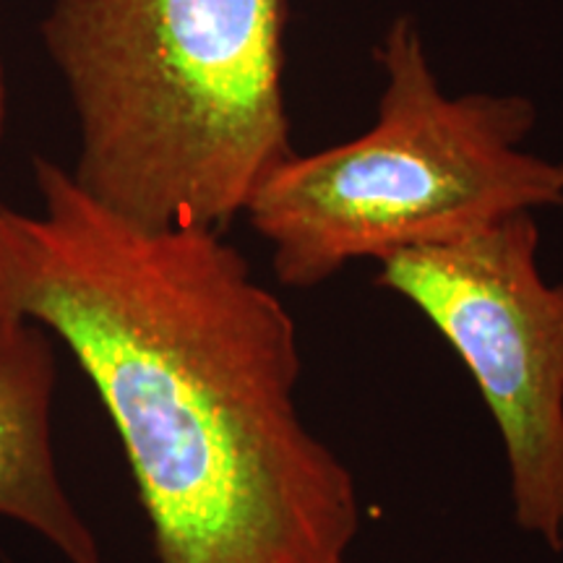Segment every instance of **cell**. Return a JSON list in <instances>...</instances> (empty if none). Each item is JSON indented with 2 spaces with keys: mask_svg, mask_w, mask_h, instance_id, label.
<instances>
[{
  "mask_svg": "<svg viewBox=\"0 0 563 563\" xmlns=\"http://www.w3.org/2000/svg\"><path fill=\"white\" fill-rule=\"evenodd\" d=\"M376 60L386 84L371 129L332 150L290 154L245 203L282 285L306 290L352 262L563 209V162L522 150L538 123L532 100L446 95L412 16L391 21Z\"/></svg>",
  "mask_w": 563,
  "mask_h": 563,
  "instance_id": "cell-3",
  "label": "cell"
},
{
  "mask_svg": "<svg viewBox=\"0 0 563 563\" xmlns=\"http://www.w3.org/2000/svg\"><path fill=\"white\" fill-rule=\"evenodd\" d=\"M0 201V323L66 344L115 426L157 563H347L361 496L302 420L298 327L222 232L146 228L34 157Z\"/></svg>",
  "mask_w": 563,
  "mask_h": 563,
  "instance_id": "cell-1",
  "label": "cell"
},
{
  "mask_svg": "<svg viewBox=\"0 0 563 563\" xmlns=\"http://www.w3.org/2000/svg\"><path fill=\"white\" fill-rule=\"evenodd\" d=\"M5 118H9V95H5V76H3V66H0V144H3Z\"/></svg>",
  "mask_w": 563,
  "mask_h": 563,
  "instance_id": "cell-6",
  "label": "cell"
},
{
  "mask_svg": "<svg viewBox=\"0 0 563 563\" xmlns=\"http://www.w3.org/2000/svg\"><path fill=\"white\" fill-rule=\"evenodd\" d=\"M287 0H53L42 21L79 125L70 170L146 228L222 232L292 150Z\"/></svg>",
  "mask_w": 563,
  "mask_h": 563,
  "instance_id": "cell-2",
  "label": "cell"
},
{
  "mask_svg": "<svg viewBox=\"0 0 563 563\" xmlns=\"http://www.w3.org/2000/svg\"><path fill=\"white\" fill-rule=\"evenodd\" d=\"M55 342L45 329L0 323V517L30 527L68 563H102L55 464Z\"/></svg>",
  "mask_w": 563,
  "mask_h": 563,
  "instance_id": "cell-5",
  "label": "cell"
},
{
  "mask_svg": "<svg viewBox=\"0 0 563 563\" xmlns=\"http://www.w3.org/2000/svg\"><path fill=\"white\" fill-rule=\"evenodd\" d=\"M540 230L514 214L460 241L394 253L376 282L405 298L470 371L504 443L514 522L563 553V282Z\"/></svg>",
  "mask_w": 563,
  "mask_h": 563,
  "instance_id": "cell-4",
  "label": "cell"
}]
</instances>
